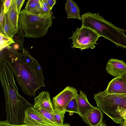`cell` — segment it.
Segmentation results:
<instances>
[{"label": "cell", "mask_w": 126, "mask_h": 126, "mask_svg": "<svg viewBox=\"0 0 126 126\" xmlns=\"http://www.w3.org/2000/svg\"><path fill=\"white\" fill-rule=\"evenodd\" d=\"M14 77L7 63L0 58V79L5 101L6 116L12 119L22 117L26 110L32 106L18 93Z\"/></svg>", "instance_id": "7a4b0ae2"}, {"label": "cell", "mask_w": 126, "mask_h": 126, "mask_svg": "<svg viewBox=\"0 0 126 126\" xmlns=\"http://www.w3.org/2000/svg\"><path fill=\"white\" fill-rule=\"evenodd\" d=\"M106 70L108 73L113 76H122L126 73V64L123 61L111 58L107 63Z\"/></svg>", "instance_id": "ba28073f"}, {"label": "cell", "mask_w": 126, "mask_h": 126, "mask_svg": "<svg viewBox=\"0 0 126 126\" xmlns=\"http://www.w3.org/2000/svg\"><path fill=\"white\" fill-rule=\"evenodd\" d=\"M37 109L50 122L53 124H56L53 114L54 110V111H51L41 108Z\"/></svg>", "instance_id": "d6986e66"}, {"label": "cell", "mask_w": 126, "mask_h": 126, "mask_svg": "<svg viewBox=\"0 0 126 126\" xmlns=\"http://www.w3.org/2000/svg\"><path fill=\"white\" fill-rule=\"evenodd\" d=\"M64 110L70 113H75L79 114L76 96L69 101L65 107Z\"/></svg>", "instance_id": "e0dca14e"}, {"label": "cell", "mask_w": 126, "mask_h": 126, "mask_svg": "<svg viewBox=\"0 0 126 126\" xmlns=\"http://www.w3.org/2000/svg\"><path fill=\"white\" fill-rule=\"evenodd\" d=\"M77 92L76 89L73 87L68 86L65 87L52 98L54 110L58 112L65 111V107L73 98L76 96Z\"/></svg>", "instance_id": "52a82bcc"}, {"label": "cell", "mask_w": 126, "mask_h": 126, "mask_svg": "<svg viewBox=\"0 0 126 126\" xmlns=\"http://www.w3.org/2000/svg\"><path fill=\"white\" fill-rule=\"evenodd\" d=\"M24 123L32 126H70L67 123L60 125L51 123L37 109L32 106L25 111Z\"/></svg>", "instance_id": "8992f818"}, {"label": "cell", "mask_w": 126, "mask_h": 126, "mask_svg": "<svg viewBox=\"0 0 126 126\" xmlns=\"http://www.w3.org/2000/svg\"><path fill=\"white\" fill-rule=\"evenodd\" d=\"M105 91L109 94H126V83L123 77L121 76L112 79Z\"/></svg>", "instance_id": "9c48e42d"}, {"label": "cell", "mask_w": 126, "mask_h": 126, "mask_svg": "<svg viewBox=\"0 0 126 126\" xmlns=\"http://www.w3.org/2000/svg\"><path fill=\"white\" fill-rule=\"evenodd\" d=\"M23 10L32 14H44L41 8L40 0H28Z\"/></svg>", "instance_id": "9a60e30c"}, {"label": "cell", "mask_w": 126, "mask_h": 126, "mask_svg": "<svg viewBox=\"0 0 126 126\" xmlns=\"http://www.w3.org/2000/svg\"><path fill=\"white\" fill-rule=\"evenodd\" d=\"M99 35L95 32L89 28L82 27H77L76 30L73 32L72 36L69 39L72 41V47L80 48L81 50L90 48L93 49L95 45L97 44L96 41Z\"/></svg>", "instance_id": "5b68a950"}, {"label": "cell", "mask_w": 126, "mask_h": 126, "mask_svg": "<svg viewBox=\"0 0 126 126\" xmlns=\"http://www.w3.org/2000/svg\"><path fill=\"white\" fill-rule=\"evenodd\" d=\"M96 126H107L105 123L103 121Z\"/></svg>", "instance_id": "4316f807"}, {"label": "cell", "mask_w": 126, "mask_h": 126, "mask_svg": "<svg viewBox=\"0 0 126 126\" xmlns=\"http://www.w3.org/2000/svg\"><path fill=\"white\" fill-rule=\"evenodd\" d=\"M12 1L13 0H5L3 1V10L4 15L8 12Z\"/></svg>", "instance_id": "44dd1931"}, {"label": "cell", "mask_w": 126, "mask_h": 126, "mask_svg": "<svg viewBox=\"0 0 126 126\" xmlns=\"http://www.w3.org/2000/svg\"><path fill=\"white\" fill-rule=\"evenodd\" d=\"M94 98L97 107L115 123H120L123 119L120 112L126 109V94H111L105 90L95 94Z\"/></svg>", "instance_id": "277c9868"}, {"label": "cell", "mask_w": 126, "mask_h": 126, "mask_svg": "<svg viewBox=\"0 0 126 126\" xmlns=\"http://www.w3.org/2000/svg\"><path fill=\"white\" fill-rule=\"evenodd\" d=\"M13 72L24 93L35 97L36 92L45 87L43 71L38 61L27 51L1 56Z\"/></svg>", "instance_id": "6da1fadb"}, {"label": "cell", "mask_w": 126, "mask_h": 126, "mask_svg": "<svg viewBox=\"0 0 126 126\" xmlns=\"http://www.w3.org/2000/svg\"><path fill=\"white\" fill-rule=\"evenodd\" d=\"M82 118L89 126H96L103 121V114L99 108L95 107Z\"/></svg>", "instance_id": "8fae6325"}, {"label": "cell", "mask_w": 126, "mask_h": 126, "mask_svg": "<svg viewBox=\"0 0 126 126\" xmlns=\"http://www.w3.org/2000/svg\"><path fill=\"white\" fill-rule=\"evenodd\" d=\"M120 116L123 119H126V109L121 111L119 113Z\"/></svg>", "instance_id": "d4e9b609"}, {"label": "cell", "mask_w": 126, "mask_h": 126, "mask_svg": "<svg viewBox=\"0 0 126 126\" xmlns=\"http://www.w3.org/2000/svg\"><path fill=\"white\" fill-rule=\"evenodd\" d=\"M55 18L52 11L46 14H36L23 10L19 16L18 32L24 37L34 38L41 37L46 34Z\"/></svg>", "instance_id": "3957f363"}, {"label": "cell", "mask_w": 126, "mask_h": 126, "mask_svg": "<svg viewBox=\"0 0 126 126\" xmlns=\"http://www.w3.org/2000/svg\"><path fill=\"white\" fill-rule=\"evenodd\" d=\"M14 48L15 50L18 49L19 48L18 45L16 44H15L14 45Z\"/></svg>", "instance_id": "83f0119b"}, {"label": "cell", "mask_w": 126, "mask_h": 126, "mask_svg": "<svg viewBox=\"0 0 126 126\" xmlns=\"http://www.w3.org/2000/svg\"><path fill=\"white\" fill-rule=\"evenodd\" d=\"M119 124V126H126V119H123Z\"/></svg>", "instance_id": "484cf974"}, {"label": "cell", "mask_w": 126, "mask_h": 126, "mask_svg": "<svg viewBox=\"0 0 126 126\" xmlns=\"http://www.w3.org/2000/svg\"><path fill=\"white\" fill-rule=\"evenodd\" d=\"M65 9L67 18H77L81 20L80 10L77 4L73 0H67L65 3Z\"/></svg>", "instance_id": "5bb4252c"}, {"label": "cell", "mask_w": 126, "mask_h": 126, "mask_svg": "<svg viewBox=\"0 0 126 126\" xmlns=\"http://www.w3.org/2000/svg\"><path fill=\"white\" fill-rule=\"evenodd\" d=\"M80 93L76 96L78 105L79 115L82 118L90 110L95 107L91 105L89 102L86 94L80 90Z\"/></svg>", "instance_id": "7c38bea8"}, {"label": "cell", "mask_w": 126, "mask_h": 126, "mask_svg": "<svg viewBox=\"0 0 126 126\" xmlns=\"http://www.w3.org/2000/svg\"><path fill=\"white\" fill-rule=\"evenodd\" d=\"M33 107L36 109L41 108L48 110L54 111L52 102L49 93L47 91H42L34 99Z\"/></svg>", "instance_id": "30bf717a"}, {"label": "cell", "mask_w": 126, "mask_h": 126, "mask_svg": "<svg viewBox=\"0 0 126 126\" xmlns=\"http://www.w3.org/2000/svg\"><path fill=\"white\" fill-rule=\"evenodd\" d=\"M7 13L14 36L18 32V23L19 16L15 0H13L9 11Z\"/></svg>", "instance_id": "4fadbf2b"}, {"label": "cell", "mask_w": 126, "mask_h": 126, "mask_svg": "<svg viewBox=\"0 0 126 126\" xmlns=\"http://www.w3.org/2000/svg\"><path fill=\"white\" fill-rule=\"evenodd\" d=\"M40 2L41 5L42 7L47 8L50 9L47 0H40Z\"/></svg>", "instance_id": "cb8c5ba5"}, {"label": "cell", "mask_w": 126, "mask_h": 126, "mask_svg": "<svg viewBox=\"0 0 126 126\" xmlns=\"http://www.w3.org/2000/svg\"><path fill=\"white\" fill-rule=\"evenodd\" d=\"M25 1V0H15L18 12L19 15L21 9Z\"/></svg>", "instance_id": "7402d4cb"}, {"label": "cell", "mask_w": 126, "mask_h": 126, "mask_svg": "<svg viewBox=\"0 0 126 126\" xmlns=\"http://www.w3.org/2000/svg\"><path fill=\"white\" fill-rule=\"evenodd\" d=\"M122 76L124 78L126 83V73Z\"/></svg>", "instance_id": "f1b7e54d"}, {"label": "cell", "mask_w": 126, "mask_h": 126, "mask_svg": "<svg viewBox=\"0 0 126 126\" xmlns=\"http://www.w3.org/2000/svg\"><path fill=\"white\" fill-rule=\"evenodd\" d=\"M65 112V111L58 112L54 111V116L56 125H62L64 124L63 119Z\"/></svg>", "instance_id": "ffe728a7"}, {"label": "cell", "mask_w": 126, "mask_h": 126, "mask_svg": "<svg viewBox=\"0 0 126 126\" xmlns=\"http://www.w3.org/2000/svg\"><path fill=\"white\" fill-rule=\"evenodd\" d=\"M2 31L4 34L7 37L11 39L13 37L11 25L7 13L4 17Z\"/></svg>", "instance_id": "2e32d148"}, {"label": "cell", "mask_w": 126, "mask_h": 126, "mask_svg": "<svg viewBox=\"0 0 126 126\" xmlns=\"http://www.w3.org/2000/svg\"><path fill=\"white\" fill-rule=\"evenodd\" d=\"M0 51L7 46L15 43L12 39L7 37L3 34L0 33Z\"/></svg>", "instance_id": "ac0fdd59"}, {"label": "cell", "mask_w": 126, "mask_h": 126, "mask_svg": "<svg viewBox=\"0 0 126 126\" xmlns=\"http://www.w3.org/2000/svg\"><path fill=\"white\" fill-rule=\"evenodd\" d=\"M47 1L50 9L52 10L53 7L56 3V0H47Z\"/></svg>", "instance_id": "603a6c76"}]
</instances>
